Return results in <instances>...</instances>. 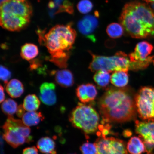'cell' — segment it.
<instances>
[{
  "label": "cell",
  "mask_w": 154,
  "mask_h": 154,
  "mask_svg": "<svg viewBox=\"0 0 154 154\" xmlns=\"http://www.w3.org/2000/svg\"><path fill=\"white\" fill-rule=\"evenodd\" d=\"M135 95L134 91L128 87L108 88L97 104L102 124L135 120L137 113Z\"/></svg>",
  "instance_id": "cell-1"
},
{
  "label": "cell",
  "mask_w": 154,
  "mask_h": 154,
  "mask_svg": "<svg viewBox=\"0 0 154 154\" xmlns=\"http://www.w3.org/2000/svg\"><path fill=\"white\" fill-rule=\"evenodd\" d=\"M119 21L133 38L141 39L154 36V12L145 3L138 1L126 3Z\"/></svg>",
  "instance_id": "cell-2"
},
{
  "label": "cell",
  "mask_w": 154,
  "mask_h": 154,
  "mask_svg": "<svg viewBox=\"0 0 154 154\" xmlns=\"http://www.w3.org/2000/svg\"><path fill=\"white\" fill-rule=\"evenodd\" d=\"M72 25H57L43 35L39 34L40 44L45 46L51 55L49 60L61 69L67 66L72 49L77 35Z\"/></svg>",
  "instance_id": "cell-3"
},
{
  "label": "cell",
  "mask_w": 154,
  "mask_h": 154,
  "mask_svg": "<svg viewBox=\"0 0 154 154\" xmlns=\"http://www.w3.org/2000/svg\"><path fill=\"white\" fill-rule=\"evenodd\" d=\"M92 60L89 69L92 72L103 70L110 72L123 71L128 72L129 70L138 71L144 69L143 63L140 61L132 62L126 54L119 51L112 56L94 54L90 52Z\"/></svg>",
  "instance_id": "cell-4"
},
{
  "label": "cell",
  "mask_w": 154,
  "mask_h": 154,
  "mask_svg": "<svg viewBox=\"0 0 154 154\" xmlns=\"http://www.w3.org/2000/svg\"><path fill=\"white\" fill-rule=\"evenodd\" d=\"M69 120L74 128L82 131L87 136L97 131L100 116L91 106L79 103L69 115Z\"/></svg>",
  "instance_id": "cell-5"
},
{
  "label": "cell",
  "mask_w": 154,
  "mask_h": 154,
  "mask_svg": "<svg viewBox=\"0 0 154 154\" xmlns=\"http://www.w3.org/2000/svg\"><path fill=\"white\" fill-rule=\"evenodd\" d=\"M3 138L13 148H17L26 143L32 142L31 130L22 121L14 118L8 117L3 126Z\"/></svg>",
  "instance_id": "cell-6"
},
{
  "label": "cell",
  "mask_w": 154,
  "mask_h": 154,
  "mask_svg": "<svg viewBox=\"0 0 154 154\" xmlns=\"http://www.w3.org/2000/svg\"><path fill=\"white\" fill-rule=\"evenodd\" d=\"M134 99L140 118L143 120H154V88L149 86L140 88Z\"/></svg>",
  "instance_id": "cell-7"
},
{
  "label": "cell",
  "mask_w": 154,
  "mask_h": 154,
  "mask_svg": "<svg viewBox=\"0 0 154 154\" xmlns=\"http://www.w3.org/2000/svg\"><path fill=\"white\" fill-rule=\"evenodd\" d=\"M94 143L97 154H128L125 142L118 138L99 137Z\"/></svg>",
  "instance_id": "cell-8"
},
{
  "label": "cell",
  "mask_w": 154,
  "mask_h": 154,
  "mask_svg": "<svg viewBox=\"0 0 154 154\" xmlns=\"http://www.w3.org/2000/svg\"><path fill=\"white\" fill-rule=\"evenodd\" d=\"M1 13H14L30 19L32 9L30 3L27 1L8 0L1 3Z\"/></svg>",
  "instance_id": "cell-9"
},
{
  "label": "cell",
  "mask_w": 154,
  "mask_h": 154,
  "mask_svg": "<svg viewBox=\"0 0 154 154\" xmlns=\"http://www.w3.org/2000/svg\"><path fill=\"white\" fill-rule=\"evenodd\" d=\"M30 19L1 13L0 23L4 29L10 31H19L26 28L30 22Z\"/></svg>",
  "instance_id": "cell-10"
},
{
  "label": "cell",
  "mask_w": 154,
  "mask_h": 154,
  "mask_svg": "<svg viewBox=\"0 0 154 154\" xmlns=\"http://www.w3.org/2000/svg\"><path fill=\"white\" fill-rule=\"evenodd\" d=\"M99 15L95 14V16L91 15H86L78 22V29L82 34L91 41L95 42V37L94 35L99 25L97 17Z\"/></svg>",
  "instance_id": "cell-11"
},
{
  "label": "cell",
  "mask_w": 154,
  "mask_h": 154,
  "mask_svg": "<svg viewBox=\"0 0 154 154\" xmlns=\"http://www.w3.org/2000/svg\"><path fill=\"white\" fill-rule=\"evenodd\" d=\"M135 131L144 143L154 145V120L135 121Z\"/></svg>",
  "instance_id": "cell-12"
},
{
  "label": "cell",
  "mask_w": 154,
  "mask_h": 154,
  "mask_svg": "<svg viewBox=\"0 0 154 154\" xmlns=\"http://www.w3.org/2000/svg\"><path fill=\"white\" fill-rule=\"evenodd\" d=\"M153 46L149 42L142 41L137 44L134 52L128 55L132 62H143L149 60L152 56H149L153 49Z\"/></svg>",
  "instance_id": "cell-13"
},
{
  "label": "cell",
  "mask_w": 154,
  "mask_h": 154,
  "mask_svg": "<svg viewBox=\"0 0 154 154\" xmlns=\"http://www.w3.org/2000/svg\"><path fill=\"white\" fill-rule=\"evenodd\" d=\"M76 94L81 102L85 104L92 102L96 99L97 91L93 84H82L77 87Z\"/></svg>",
  "instance_id": "cell-14"
},
{
  "label": "cell",
  "mask_w": 154,
  "mask_h": 154,
  "mask_svg": "<svg viewBox=\"0 0 154 154\" xmlns=\"http://www.w3.org/2000/svg\"><path fill=\"white\" fill-rule=\"evenodd\" d=\"M55 85L53 83L44 82L40 88V98L42 103L48 106H52L57 100Z\"/></svg>",
  "instance_id": "cell-15"
},
{
  "label": "cell",
  "mask_w": 154,
  "mask_h": 154,
  "mask_svg": "<svg viewBox=\"0 0 154 154\" xmlns=\"http://www.w3.org/2000/svg\"><path fill=\"white\" fill-rule=\"evenodd\" d=\"M51 74L54 77L56 82L63 88L70 87L74 83V77L70 70L63 69L53 71Z\"/></svg>",
  "instance_id": "cell-16"
},
{
  "label": "cell",
  "mask_w": 154,
  "mask_h": 154,
  "mask_svg": "<svg viewBox=\"0 0 154 154\" xmlns=\"http://www.w3.org/2000/svg\"><path fill=\"white\" fill-rule=\"evenodd\" d=\"M37 149L44 154H57L55 142L49 137L40 138L37 143Z\"/></svg>",
  "instance_id": "cell-17"
},
{
  "label": "cell",
  "mask_w": 154,
  "mask_h": 154,
  "mask_svg": "<svg viewBox=\"0 0 154 154\" xmlns=\"http://www.w3.org/2000/svg\"><path fill=\"white\" fill-rule=\"evenodd\" d=\"M5 89L8 95L13 98L20 97L24 90L22 83L17 79H13L8 82Z\"/></svg>",
  "instance_id": "cell-18"
},
{
  "label": "cell",
  "mask_w": 154,
  "mask_h": 154,
  "mask_svg": "<svg viewBox=\"0 0 154 154\" xmlns=\"http://www.w3.org/2000/svg\"><path fill=\"white\" fill-rule=\"evenodd\" d=\"M127 149L131 154H142L146 152L143 140L136 136L130 138L127 143Z\"/></svg>",
  "instance_id": "cell-19"
},
{
  "label": "cell",
  "mask_w": 154,
  "mask_h": 154,
  "mask_svg": "<svg viewBox=\"0 0 154 154\" xmlns=\"http://www.w3.org/2000/svg\"><path fill=\"white\" fill-rule=\"evenodd\" d=\"M44 119V117L41 112L31 111L25 113L22 117V121L26 126H33L39 124Z\"/></svg>",
  "instance_id": "cell-20"
},
{
  "label": "cell",
  "mask_w": 154,
  "mask_h": 154,
  "mask_svg": "<svg viewBox=\"0 0 154 154\" xmlns=\"http://www.w3.org/2000/svg\"><path fill=\"white\" fill-rule=\"evenodd\" d=\"M38 53L37 46L33 44L26 43L21 48V57L27 61H30L35 58Z\"/></svg>",
  "instance_id": "cell-21"
},
{
  "label": "cell",
  "mask_w": 154,
  "mask_h": 154,
  "mask_svg": "<svg viewBox=\"0 0 154 154\" xmlns=\"http://www.w3.org/2000/svg\"><path fill=\"white\" fill-rule=\"evenodd\" d=\"M129 81L128 72L123 71L113 72L111 77V82L117 88H122L127 85Z\"/></svg>",
  "instance_id": "cell-22"
},
{
  "label": "cell",
  "mask_w": 154,
  "mask_h": 154,
  "mask_svg": "<svg viewBox=\"0 0 154 154\" xmlns=\"http://www.w3.org/2000/svg\"><path fill=\"white\" fill-rule=\"evenodd\" d=\"M109 73L105 70L97 71L93 77L94 82L100 87L106 88L111 81V76Z\"/></svg>",
  "instance_id": "cell-23"
},
{
  "label": "cell",
  "mask_w": 154,
  "mask_h": 154,
  "mask_svg": "<svg viewBox=\"0 0 154 154\" xmlns=\"http://www.w3.org/2000/svg\"><path fill=\"white\" fill-rule=\"evenodd\" d=\"M40 104V102L37 96L35 94H30L25 97L23 105L25 110L31 112L38 110Z\"/></svg>",
  "instance_id": "cell-24"
},
{
  "label": "cell",
  "mask_w": 154,
  "mask_h": 154,
  "mask_svg": "<svg viewBox=\"0 0 154 154\" xmlns=\"http://www.w3.org/2000/svg\"><path fill=\"white\" fill-rule=\"evenodd\" d=\"M124 30V28L121 24L113 23L107 26L106 31L109 37L113 38H117L122 36Z\"/></svg>",
  "instance_id": "cell-25"
},
{
  "label": "cell",
  "mask_w": 154,
  "mask_h": 154,
  "mask_svg": "<svg viewBox=\"0 0 154 154\" xmlns=\"http://www.w3.org/2000/svg\"><path fill=\"white\" fill-rule=\"evenodd\" d=\"M18 106L16 102L11 99L5 100L1 105V109L6 115L12 116L16 113Z\"/></svg>",
  "instance_id": "cell-26"
},
{
  "label": "cell",
  "mask_w": 154,
  "mask_h": 154,
  "mask_svg": "<svg viewBox=\"0 0 154 154\" xmlns=\"http://www.w3.org/2000/svg\"><path fill=\"white\" fill-rule=\"evenodd\" d=\"M77 8L82 14H88L93 8V4L90 0H81L77 5Z\"/></svg>",
  "instance_id": "cell-27"
},
{
  "label": "cell",
  "mask_w": 154,
  "mask_h": 154,
  "mask_svg": "<svg viewBox=\"0 0 154 154\" xmlns=\"http://www.w3.org/2000/svg\"><path fill=\"white\" fill-rule=\"evenodd\" d=\"M80 149L82 154H97V148L95 143L86 142L80 146Z\"/></svg>",
  "instance_id": "cell-28"
},
{
  "label": "cell",
  "mask_w": 154,
  "mask_h": 154,
  "mask_svg": "<svg viewBox=\"0 0 154 154\" xmlns=\"http://www.w3.org/2000/svg\"><path fill=\"white\" fill-rule=\"evenodd\" d=\"M11 77V72L6 67L3 65L1 66V79L5 84H7Z\"/></svg>",
  "instance_id": "cell-29"
},
{
  "label": "cell",
  "mask_w": 154,
  "mask_h": 154,
  "mask_svg": "<svg viewBox=\"0 0 154 154\" xmlns=\"http://www.w3.org/2000/svg\"><path fill=\"white\" fill-rule=\"evenodd\" d=\"M63 1V0H54V1H52L50 9L51 12L54 14L57 8L62 4Z\"/></svg>",
  "instance_id": "cell-30"
},
{
  "label": "cell",
  "mask_w": 154,
  "mask_h": 154,
  "mask_svg": "<svg viewBox=\"0 0 154 154\" xmlns=\"http://www.w3.org/2000/svg\"><path fill=\"white\" fill-rule=\"evenodd\" d=\"M22 154H38V150L35 146L25 148Z\"/></svg>",
  "instance_id": "cell-31"
},
{
  "label": "cell",
  "mask_w": 154,
  "mask_h": 154,
  "mask_svg": "<svg viewBox=\"0 0 154 154\" xmlns=\"http://www.w3.org/2000/svg\"><path fill=\"white\" fill-rule=\"evenodd\" d=\"M25 110H25L23 105L19 106L16 113L17 116L20 118L23 117L25 114Z\"/></svg>",
  "instance_id": "cell-32"
},
{
  "label": "cell",
  "mask_w": 154,
  "mask_h": 154,
  "mask_svg": "<svg viewBox=\"0 0 154 154\" xmlns=\"http://www.w3.org/2000/svg\"><path fill=\"white\" fill-rule=\"evenodd\" d=\"M0 90H1V99H0V101H1V103H2L5 100V93L3 87L2 85H1L0 87Z\"/></svg>",
  "instance_id": "cell-33"
},
{
  "label": "cell",
  "mask_w": 154,
  "mask_h": 154,
  "mask_svg": "<svg viewBox=\"0 0 154 154\" xmlns=\"http://www.w3.org/2000/svg\"><path fill=\"white\" fill-rule=\"evenodd\" d=\"M132 134L131 131L128 130H125L123 132V135L126 137H129L131 136Z\"/></svg>",
  "instance_id": "cell-34"
},
{
  "label": "cell",
  "mask_w": 154,
  "mask_h": 154,
  "mask_svg": "<svg viewBox=\"0 0 154 154\" xmlns=\"http://www.w3.org/2000/svg\"><path fill=\"white\" fill-rule=\"evenodd\" d=\"M144 1L147 3H154V0H143Z\"/></svg>",
  "instance_id": "cell-35"
},
{
  "label": "cell",
  "mask_w": 154,
  "mask_h": 154,
  "mask_svg": "<svg viewBox=\"0 0 154 154\" xmlns=\"http://www.w3.org/2000/svg\"><path fill=\"white\" fill-rule=\"evenodd\" d=\"M7 1H8V0H1V3H2Z\"/></svg>",
  "instance_id": "cell-36"
},
{
  "label": "cell",
  "mask_w": 154,
  "mask_h": 154,
  "mask_svg": "<svg viewBox=\"0 0 154 154\" xmlns=\"http://www.w3.org/2000/svg\"><path fill=\"white\" fill-rule=\"evenodd\" d=\"M14 1H20V2H24V1H26V0H14Z\"/></svg>",
  "instance_id": "cell-37"
},
{
  "label": "cell",
  "mask_w": 154,
  "mask_h": 154,
  "mask_svg": "<svg viewBox=\"0 0 154 154\" xmlns=\"http://www.w3.org/2000/svg\"><path fill=\"white\" fill-rule=\"evenodd\" d=\"M147 154H153V152H151V153H147Z\"/></svg>",
  "instance_id": "cell-38"
},
{
  "label": "cell",
  "mask_w": 154,
  "mask_h": 154,
  "mask_svg": "<svg viewBox=\"0 0 154 154\" xmlns=\"http://www.w3.org/2000/svg\"><path fill=\"white\" fill-rule=\"evenodd\" d=\"M152 7H153V8L154 9V3H153V4H152Z\"/></svg>",
  "instance_id": "cell-39"
},
{
  "label": "cell",
  "mask_w": 154,
  "mask_h": 154,
  "mask_svg": "<svg viewBox=\"0 0 154 154\" xmlns=\"http://www.w3.org/2000/svg\"></svg>",
  "instance_id": "cell-40"
}]
</instances>
